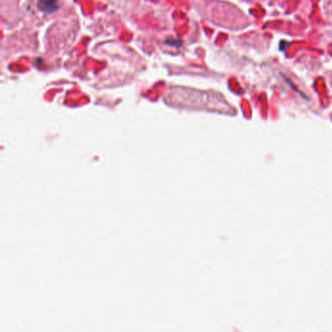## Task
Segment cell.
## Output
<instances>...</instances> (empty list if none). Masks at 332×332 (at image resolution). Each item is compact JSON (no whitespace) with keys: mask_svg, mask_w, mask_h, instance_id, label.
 <instances>
[{"mask_svg":"<svg viewBox=\"0 0 332 332\" xmlns=\"http://www.w3.org/2000/svg\"><path fill=\"white\" fill-rule=\"evenodd\" d=\"M37 7L44 13H53L60 8L59 0H37Z\"/></svg>","mask_w":332,"mask_h":332,"instance_id":"6da1fadb","label":"cell"}]
</instances>
